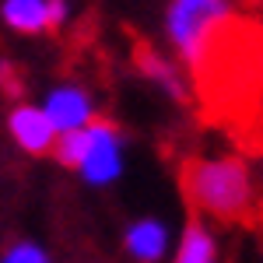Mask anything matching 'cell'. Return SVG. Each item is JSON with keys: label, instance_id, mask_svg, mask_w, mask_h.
I'll return each mask as SVG.
<instances>
[{"label": "cell", "instance_id": "obj_5", "mask_svg": "<svg viewBox=\"0 0 263 263\" xmlns=\"http://www.w3.org/2000/svg\"><path fill=\"white\" fill-rule=\"evenodd\" d=\"M172 246L176 228L162 214H137L120 232V249L130 263H168Z\"/></svg>", "mask_w": 263, "mask_h": 263}, {"label": "cell", "instance_id": "obj_6", "mask_svg": "<svg viewBox=\"0 0 263 263\" xmlns=\"http://www.w3.org/2000/svg\"><path fill=\"white\" fill-rule=\"evenodd\" d=\"M4 126H7L11 144L28 158H49L53 144L60 137L53 130V123L46 120V112L39 109V102H14L4 116Z\"/></svg>", "mask_w": 263, "mask_h": 263}, {"label": "cell", "instance_id": "obj_8", "mask_svg": "<svg viewBox=\"0 0 263 263\" xmlns=\"http://www.w3.org/2000/svg\"><path fill=\"white\" fill-rule=\"evenodd\" d=\"M168 263H224V246L218 228L203 218H190L176 235Z\"/></svg>", "mask_w": 263, "mask_h": 263}, {"label": "cell", "instance_id": "obj_9", "mask_svg": "<svg viewBox=\"0 0 263 263\" xmlns=\"http://www.w3.org/2000/svg\"><path fill=\"white\" fill-rule=\"evenodd\" d=\"M46 4H49V0H0V21H4L7 32L25 35V39L49 35Z\"/></svg>", "mask_w": 263, "mask_h": 263}, {"label": "cell", "instance_id": "obj_3", "mask_svg": "<svg viewBox=\"0 0 263 263\" xmlns=\"http://www.w3.org/2000/svg\"><path fill=\"white\" fill-rule=\"evenodd\" d=\"M126 168H130V141L120 123L99 116L91 126H84V151L74 176L88 190H112L116 182H123Z\"/></svg>", "mask_w": 263, "mask_h": 263}, {"label": "cell", "instance_id": "obj_11", "mask_svg": "<svg viewBox=\"0 0 263 263\" xmlns=\"http://www.w3.org/2000/svg\"><path fill=\"white\" fill-rule=\"evenodd\" d=\"M46 18H49V35L70 28V21H74V4H70V0H49V4H46Z\"/></svg>", "mask_w": 263, "mask_h": 263}, {"label": "cell", "instance_id": "obj_1", "mask_svg": "<svg viewBox=\"0 0 263 263\" xmlns=\"http://www.w3.org/2000/svg\"><path fill=\"white\" fill-rule=\"evenodd\" d=\"M182 197L193 207V218L232 224L256 207V179L242 155H200L182 165Z\"/></svg>", "mask_w": 263, "mask_h": 263}, {"label": "cell", "instance_id": "obj_7", "mask_svg": "<svg viewBox=\"0 0 263 263\" xmlns=\"http://www.w3.org/2000/svg\"><path fill=\"white\" fill-rule=\"evenodd\" d=\"M137 70H141V78L158 95H165L168 102H190V74L182 70L179 63L172 60L165 49H155V46H141L137 49Z\"/></svg>", "mask_w": 263, "mask_h": 263}, {"label": "cell", "instance_id": "obj_13", "mask_svg": "<svg viewBox=\"0 0 263 263\" xmlns=\"http://www.w3.org/2000/svg\"><path fill=\"white\" fill-rule=\"evenodd\" d=\"M70 4H78V0H70Z\"/></svg>", "mask_w": 263, "mask_h": 263}, {"label": "cell", "instance_id": "obj_12", "mask_svg": "<svg viewBox=\"0 0 263 263\" xmlns=\"http://www.w3.org/2000/svg\"><path fill=\"white\" fill-rule=\"evenodd\" d=\"M260 78H263V57H260Z\"/></svg>", "mask_w": 263, "mask_h": 263}, {"label": "cell", "instance_id": "obj_4", "mask_svg": "<svg viewBox=\"0 0 263 263\" xmlns=\"http://www.w3.org/2000/svg\"><path fill=\"white\" fill-rule=\"evenodd\" d=\"M39 109L46 112V120L53 123L57 134H74V130H84L102 116L99 109V95L88 88L84 81H74V78H63V81L49 84L39 99Z\"/></svg>", "mask_w": 263, "mask_h": 263}, {"label": "cell", "instance_id": "obj_2", "mask_svg": "<svg viewBox=\"0 0 263 263\" xmlns=\"http://www.w3.org/2000/svg\"><path fill=\"white\" fill-rule=\"evenodd\" d=\"M235 21L232 0H165L162 7V35L168 57L186 74L211 70L221 35Z\"/></svg>", "mask_w": 263, "mask_h": 263}, {"label": "cell", "instance_id": "obj_10", "mask_svg": "<svg viewBox=\"0 0 263 263\" xmlns=\"http://www.w3.org/2000/svg\"><path fill=\"white\" fill-rule=\"evenodd\" d=\"M0 263H53V253L39 239H14L0 249Z\"/></svg>", "mask_w": 263, "mask_h": 263}]
</instances>
